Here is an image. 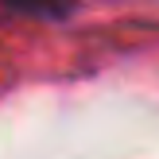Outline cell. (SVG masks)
I'll use <instances>...</instances> for the list:
<instances>
[{"instance_id": "6da1fadb", "label": "cell", "mask_w": 159, "mask_h": 159, "mask_svg": "<svg viewBox=\"0 0 159 159\" xmlns=\"http://www.w3.org/2000/svg\"><path fill=\"white\" fill-rule=\"evenodd\" d=\"M4 4L23 16H43V20H62L74 12V0H4Z\"/></svg>"}]
</instances>
